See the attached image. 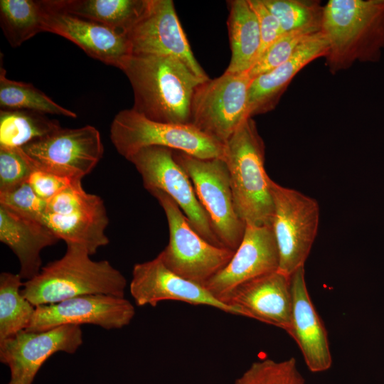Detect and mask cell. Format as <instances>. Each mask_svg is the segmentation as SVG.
Segmentation results:
<instances>
[{"instance_id":"obj_7","label":"cell","mask_w":384,"mask_h":384,"mask_svg":"<svg viewBox=\"0 0 384 384\" xmlns=\"http://www.w3.org/2000/svg\"><path fill=\"white\" fill-rule=\"evenodd\" d=\"M174 158L189 176L218 240L224 247L235 251L243 238L245 223L235 210L225 161L200 159L174 150Z\"/></svg>"},{"instance_id":"obj_9","label":"cell","mask_w":384,"mask_h":384,"mask_svg":"<svg viewBox=\"0 0 384 384\" xmlns=\"http://www.w3.org/2000/svg\"><path fill=\"white\" fill-rule=\"evenodd\" d=\"M43 223L66 245L85 247L90 255L109 243V223L102 199L85 191L82 181H74L47 201Z\"/></svg>"},{"instance_id":"obj_22","label":"cell","mask_w":384,"mask_h":384,"mask_svg":"<svg viewBox=\"0 0 384 384\" xmlns=\"http://www.w3.org/2000/svg\"><path fill=\"white\" fill-rule=\"evenodd\" d=\"M0 240L17 257L19 275L29 280L42 268L41 251L59 240L43 223L21 216L0 206Z\"/></svg>"},{"instance_id":"obj_3","label":"cell","mask_w":384,"mask_h":384,"mask_svg":"<svg viewBox=\"0 0 384 384\" xmlns=\"http://www.w3.org/2000/svg\"><path fill=\"white\" fill-rule=\"evenodd\" d=\"M321 31L331 72L356 61H375L384 48V0H330L324 6Z\"/></svg>"},{"instance_id":"obj_24","label":"cell","mask_w":384,"mask_h":384,"mask_svg":"<svg viewBox=\"0 0 384 384\" xmlns=\"http://www.w3.org/2000/svg\"><path fill=\"white\" fill-rule=\"evenodd\" d=\"M70 14L102 23L127 35L145 11L149 0H50Z\"/></svg>"},{"instance_id":"obj_33","label":"cell","mask_w":384,"mask_h":384,"mask_svg":"<svg viewBox=\"0 0 384 384\" xmlns=\"http://www.w3.org/2000/svg\"><path fill=\"white\" fill-rule=\"evenodd\" d=\"M36 169L21 148H0V192L28 181Z\"/></svg>"},{"instance_id":"obj_15","label":"cell","mask_w":384,"mask_h":384,"mask_svg":"<svg viewBox=\"0 0 384 384\" xmlns=\"http://www.w3.org/2000/svg\"><path fill=\"white\" fill-rule=\"evenodd\" d=\"M134 315V306L124 297L87 294L36 306L26 331L39 332L63 325L82 324L119 329L129 325Z\"/></svg>"},{"instance_id":"obj_30","label":"cell","mask_w":384,"mask_h":384,"mask_svg":"<svg viewBox=\"0 0 384 384\" xmlns=\"http://www.w3.org/2000/svg\"><path fill=\"white\" fill-rule=\"evenodd\" d=\"M235 384H305L294 358L282 361L265 358L255 361Z\"/></svg>"},{"instance_id":"obj_1","label":"cell","mask_w":384,"mask_h":384,"mask_svg":"<svg viewBox=\"0 0 384 384\" xmlns=\"http://www.w3.org/2000/svg\"><path fill=\"white\" fill-rule=\"evenodd\" d=\"M122 71L133 90L134 110L156 122L191 124L194 92L207 80L171 56L132 55Z\"/></svg>"},{"instance_id":"obj_31","label":"cell","mask_w":384,"mask_h":384,"mask_svg":"<svg viewBox=\"0 0 384 384\" xmlns=\"http://www.w3.org/2000/svg\"><path fill=\"white\" fill-rule=\"evenodd\" d=\"M314 33L299 31L282 34L263 52L247 74L253 79L274 69L290 58L299 46Z\"/></svg>"},{"instance_id":"obj_20","label":"cell","mask_w":384,"mask_h":384,"mask_svg":"<svg viewBox=\"0 0 384 384\" xmlns=\"http://www.w3.org/2000/svg\"><path fill=\"white\" fill-rule=\"evenodd\" d=\"M292 324L289 334L297 343L309 370L319 373L332 364L327 332L310 299L304 268L291 275Z\"/></svg>"},{"instance_id":"obj_35","label":"cell","mask_w":384,"mask_h":384,"mask_svg":"<svg viewBox=\"0 0 384 384\" xmlns=\"http://www.w3.org/2000/svg\"><path fill=\"white\" fill-rule=\"evenodd\" d=\"M248 1L259 22L261 33L260 58L263 52L284 33L277 18L268 10L262 0Z\"/></svg>"},{"instance_id":"obj_29","label":"cell","mask_w":384,"mask_h":384,"mask_svg":"<svg viewBox=\"0 0 384 384\" xmlns=\"http://www.w3.org/2000/svg\"><path fill=\"white\" fill-rule=\"evenodd\" d=\"M277 18L284 33L305 31H321L324 6L319 1L306 0H262Z\"/></svg>"},{"instance_id":"obj_27","label":"cell","mask_w":384,"mask_h":384,"mask_svg":"<svg viewBox=\"0 0 384 384\" xmlns=\"http://www.w3.org/2000/svg\"><path fill=\"white\" fill-rule=\"evenodd\" d=\"M43 16L41 1H0L1 28L13 48L43 32Z\"/></svg>"},{"instance_id":"obj_6","label":"cell","mask_w":384,"mask_h":384,"mask_svg":"<svg viewBox=\"0 0 384 384\" xmlns=\"http://www.w3.org/2000/svg\"><path fill=\"white\" fill-rule=\"evenodd\" d=\"M149 193L163 208L169 230V243L159 255L170 270L204 286L226 266L235 251L215 246L203 238L166 193L159 190Z\"/></svg>"},{"instance_id":"obj_2","label":"cell","mask_w":384,"mask_h":384,"mask_svg":"<svg viewBox=\"0 0 384 384\" xmlns=\"http://www.w3.org/2000/svg\"><path fill=\"white\" fill-rule=\"evenodd\" d=\"M64 255L23 282L21 293L33 306L87 294L124 297L127 280L107 260L95 261L82 246L68 244Z\"/></svg>"},{"instance_id":"obj_17","label":"cell","mask_w":384,"mask_h":384,"mask_svg":"<svg viewBox=\"0 0 384 384\" xmlns=\"http://www.w3.org/2000/svg\"><path fill=\"white\" fill-rule=\"evenodd\" d=\"M279 266V250L272 226L245 225L243 238L231 260L204 287L223 302L240 284L277 271Z\"/></svg>"},{"instance_id":"obj_21","label":"cell","mask_w":384,"mask_h":384,"mask_svg":"<svg viewBox=\"0 0 384 384\" xmlns=\"http://www.w3.org/2000/svg\"><path fill=\"white\" fill-rule=\"evenodd\" d=\"M328 49V41L319 31L305 40L287 61L253 78L248 92V116L272 110L294 77L316 58L325 57Z\"/></svg>"},{"instance_id":"obj_11","label":"cell","mask_w":384,"mask_h":384,"mask_svg":"<svg viewBox=\"0 0 384 384\" xmlns=\"http://www.w3.org/2000/svg\"><path fill=\"white\" fill-rule=\"evenodd\" d=\"M141 175L149 192L159 190L170 196L186 216L192 228L208 242L224 247L213 229L193 185L174 158V150L163 146L142 148L128 159Z\"/></svg>"},{"instance_id":"obj_26","label":"cell","mask_w":384,"mask_h":384,"mask_svg":"<svg viewBox=\"0 0 384 384\" xmlns=\"http://www.w3.org/2000/svg\"><path fill=\"white\" fill-rule=\"evenodd\" d=\"M19 274H0V341L26 330L35 313L33 306L21 293Z\"/></svg>"},{"instance_id":"obj_23","label":"cell","mask_w":384,"mask_h":384,"mask_svg":"<svg viewBox=\"0 0 384 384\" xmlns=\"http://www.w3.org/2000/svg\"><path fill=\"white\" fill-rule=\"evenodd\" d=\"M228 2V28L231 57L225 72L247 73L260 55L261 33L258 19L248 0Z\"/></svg>"},{"instance_id":"obj_18","label":"cell","mask_w":384,"mask_h":384,"mask_svg":"<svg viewBox=\"0 0 384 384\" xmlns=\"http://www.w3.org/2000/svg\"><path fill=\"white\" fill-rule=\"evenodd\" d=\"M129 291L139 306L154 307L162 301L173 300L210 306L238 315L235 309L214 297L204 286L170 270L159 255L151 260L134 265Z\"/></svg>"},{"instance_id":"obj_32","label":"cell","mask_w":384,"mask_h":384,"mask_svg":"<svg viewBox=\"0 0 384 384\" xmlns=\"http://www.w3.org/2000/svg\"><path fill=\"white\" fill-rule=\"evenodd\" d=\"M0 206L27 218L43 223L47 201L38 196L28 181L0 192Z\"/></svg>"},{"instance_id":"obj_14","label":"cell","mask_w":384,"mask_h":384,"mask_svg":"<svg viewBox=\"0 0 384 384\" xmlns=\"http://www.w3.org/2000/svg\"><path fill=\"white\" fill-rule=\"evenodd\" d=\"M80 326L63 325L50 330H23L0 341V361L10 370L6 384H33L43 363L54 353H74L82 345Z\"/></svg>"},{"instance_id":"obj_4","label":"cell","mask_w":384,"mask_h":384,"mask_svg":"<svg viewBox=\"0 0 384 384\" xmlns=\"http://www.w3.org/2000/svg\"><path fill=\"white\" fill-rule=\"evenodd\" d=\"M265 144L252 117L225 142L235 210L245 225H271L274 211L270 178L265 169Z\"/></svg>"},{"instance_id":"obj_8","label":"cell","mask_w":384,"mask_h":384,"mask_svg":"<svg viewBox=\"0 0 384 384\" xmlns=\"http://www.w3.org/2000/svg\"><path fill=\"white\" fill-rule=\"evenodd\" d=\"M274 204L271 226L279 255L278 271L291 276L304 267L317 235L319 206L313 198L270 178Z\"/></svg>"},{"instance_id":"obj_34","label":"cell","mask_w":384,"mask_h":384,"mask_svg":"<svg viewBox=\"0 0 384 384\" xmlns=\"http://www.w3.org/2000/svg\"><path fill=\"white\" fill-rule=\"evenodd\" d=\"M74 181L50 172L36 169L31 174L28 182L41 198L48 201L63 190L70 186Z\"/></svg>"},{"instance_id":"obj_28","label":"cell","mask_w":384,"mask_h":384,"mask_svg":"<svg viewBox=\"0 0 384 384\" xmlns=\"http://www.w3.org/2000/svg\"><path fill=\"white\" fill-rule=\"evenodd\" d=\"M0 66L1 110H23L45 114L62 115L76 118L77 114L56 103L44 92L27 83L6 78V71Z\"/></svg>"},{"instance_id":"obj_10","label":"cell","mask_w":384,"mask_h":384,"mask_svg":"<svg viewBox=\"0 0 384 384\" xmlns=\"http://www.w3.org/2000/svg\"><path fill=\"white\" fill-rule=\"evenodd\" d=\"M252 79L247 73L224 72L196 89L191 105V124L225 142L248 117V92Z\"/></svg>"},{"instance_id":"obj_13","label":"cell","mask_w":384,"mask_h":384,"mask_svg":"<svg viewBox=\"0 0 384 384\" xmlns=\"http://www.w3.org/2000/svg\"><path fill=\"white\" fill-rule=\"evenodd\" d=\"M132 55L171 56L183 62L198 78L209 79L193 55L171 0H149L127 33Z\"/></svg>"},{"instance_id":"obj_25","label":"cell","mask_w":384,"mask_h":384,"mask_svg":"<svg viewBox=\"0 0 384 384\" xmlns=\"http://www.w3.org/2000/svg\"><path fill=\"white\" fill-rule=\"evenodd\" d=\"M46 114L23 110H1L0 148H21L60 128Z\"/></svg>"},{"instance_id":"obj_19","label":"cell","mask_w":384,"mask_h":384,"mask_svg":"<svg viewBox=\"0 0 384 384\" xmlns=\"http://www.w3.org/2000/svg\"><path fill=\"white\" fill-rule=\"evenodd\" d=\"M223 302L239 316L252 318L289 333L292 297L291 276L275 271L235 287Z\"/></svg>"},{"instance_id":"obj_12","label":"cell","mask_w":384,"mask_h":384,"mask_svg":"<svg viewBox=\"0 0 384 384\" xmlns=\"http://www.w3.org/2000/svg\"><path fill=\"white\" fill-rule=\"evenodd\" d=\"M21 149L36 169L72 181H82L92 171L104 154L100 133L91 125L60 127Z\"/></svg>"},{"instance_id":"obj_5","label":"cell","mask_w":384,"mask_h":384,"mask_svg":"<svg viewBox=\"0 0 384 384\" xmlns=\"http://www.w3.org/2000/svg\"><path fill=\"white\" fill-rule=\"evenodd\" d=\"M110 140L127 160L142 148L163 146L200 159H223L225 144L191 124H174L149 119L132 108L119 111L110 129Z\"/></svg>"},{"instance_id":"obj_16","label":"cell","mask_w":384,"mask_h":384,"mask_svg":"<svg viewBox=\"0 0 384 384\" xmlns=\"http://www.w3.org/2000/svg\"><path fill=\"white\" fill-rule=\"evenodd\" d=\"M43 32L60 36L79 46L87 55L121 70L132 55L127 35L102 23L75 16L41 1Z\"/></svg>"}]
</instances>
